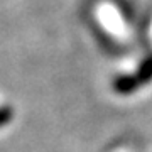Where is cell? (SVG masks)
<instances>
[{"instance_id": "obj_1", "label": "cell", "mask_w": 152, "mask_h": 152, "mask_svg": "<svg viewBox=\"0 0 152 152\" xmlns=\"http://www.w3.org/2000/svg\"><path fill=\"white\" fill-rule=\"evenodd\" d=\"M142 83L135 75H118L113 80V90L118 95H130L140 88Z\"/></svg>"}, {"instance_id": "obj_3", "label": "cell", "mask_w": 152, "mask_h": 152, "mask_svg": "<svg viewBox=\"0 0 152 152\" xmlns=\"http://www.w3.org/2000/svg\"><path fill=\"white\" fill-rule=\"evenodd\" d=\"M10 117H12V108L5 105V107L2 108V113H0V122H2V125L9 124V122H10Z\"/></svg>"}, {"instance_id": "obj_2", "label": "cell", "mask_w": 152, "mask_h": 152, "mask_svg": "<svg viewBox=\"0 0 152 152\" xmlns=\"http://www.w3.org/2000/svg\"><path fill=\"white\" fill-rule=\"evenodd\" d=\"M135 76L139 78V81L142 85H145V83H151L152 81V54L144 58L140 61V64L137 68V73Z\"/></svg>"}]
</instances>
